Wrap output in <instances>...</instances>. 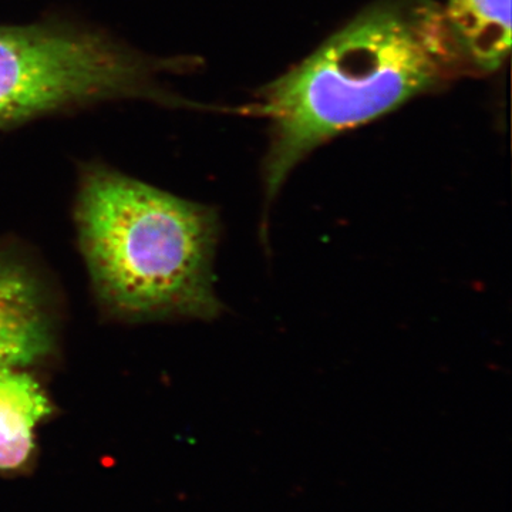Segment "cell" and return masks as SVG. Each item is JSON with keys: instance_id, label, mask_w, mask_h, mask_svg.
Segmentation results:
<instances>
[{"instance_id": "6da1fadb", "label": "cell", "mask_w": 512, "mask_h": 512, "mask_svg": "<svg viewBox=\"0 0 512 512\" xmlns=\"http://www.w3.org/2000/svg\"><path fill=\"white\" fill-rule=\"evenodd\" d=\"M470 72L436 0L373 3L259 93L266 200L326 141Z\"/></svg>"}, {"instance_id": "7a4b0ae2", "label": "cell", "mask_w": 512, "mask_h": 512, "mask_svg": "<svg viewBox=\"0 0 512 512\" xmlns=\"http://www.w3.org/2000/svg\"><path fill=\"white\" fill-rule=\"evenodd\" d=\"M80 254L97 305L126 323L212 320L220 218L100 161L80 164L74 201Z\"/></svg>"}, {"instance_id": "3957f363", "label": "cell", "mask_w": 512, "mask_h": 512, "mask_svg": "<svg viewBox=\"0 0 512 512\" xmlns=\"http://www.w3.org/2000/svg\"><path fill=\"white\" fill-rule=\"evenodd\" d=\"M190 67L67 16L0 25V131L120 101L204 109L168 82Z\"/></svg>"}, {"instance_id": "277c9868", "label": "cell", "mask_w": 512, "mask_h": 512, "mask_svg": "<svg viewBox=\"0 0 512 512\" xmlns=\"http://www.w3.org/2000/svg\"><path fill=\"white\" fill-rule=\"evenodd\" d=\"M62 311L42 265L0 242V367L33 370L59 355Z\"/></svg>"}, {"instance_id": "5b68a950", "label": "cell", "mask_w": 512, "mask_h": 512, "mask_svg": "<svg viewBox=\"0 0 512 512\" xmlns=\"http://www.w3.org/2000/svg\"><path fill=\"white\" fill-rule=\"evenodd\" d=\"M56 412L32 370L0 367V474L20 476L35 466L36 431Z\"/></svg>"}, {"instance_id": "8992f818", "label": "cell", "mask_w": 512, "mask_h": 512, "mask_svg": "<svg viewBox=\"0 0 512 512\" xmlns=\"http://www.w3.org/2000/svg\"><path fill=\"white\" fill-rule=\"evenodd\" d=\"M441 8L471 72L503 66L511 49V0H446Z\"/></svg>"}]
</instances>
